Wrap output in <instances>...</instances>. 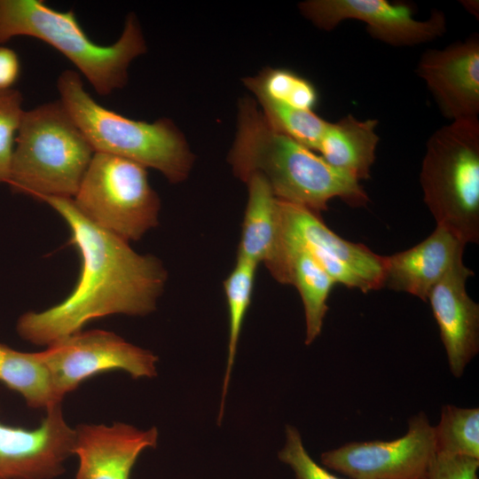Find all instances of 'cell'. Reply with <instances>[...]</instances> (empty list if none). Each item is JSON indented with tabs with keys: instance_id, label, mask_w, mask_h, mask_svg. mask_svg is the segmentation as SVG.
I'll return each mask as SVG.
<instances>
[{
	"instance_id": "obj_8",
	"label": "cell",
	"mask_w": 479,
	"mask_h": 479,
	"mask_svg": "<svg viewBox=\"0 0 479 479\" xmlns=\"http://www.w3.org/2000/svg\"><path fill=\"white\" fill-rule=\"evenodd\" d=\"M61 400L95 375L123 371L134 379L157 375L158 357L106 330L78 331L39 352Z\"/></svg>"
},
{
	"instance_id": "obj_18",
	"label": "cell",
	"mask_w": 479,
	"mask_h": 479,
	"mask_svg": "<svg viewBox=\"0 0 479 479\" xmlns=\"http://www.w3.org/2000/svg\"><path fill=\"white\" fill-rule=\"evenodd\" d=\"M377 126L375 119L362 121L348 114L329 122L315 153L356 180L368 179L380 140Z\"/></svg>"
},
{
	"instance_id": "obj_28",
	"label": "cell",
	"mask_w": 479,
	"mask_h": 479,
	"mask_svg": "<svg viewBox=\"0 0 479 479\" xmlns=\"http://www.w3.org/2000/svg\"><path fill=\"white\" fill-rule=\"evenodd\" d=\"M20 67L17 52L0 45V90L12 89L20 75Z\"/></svg>"
},
{
	"instance_id": "obj_5",
	"label": "cell",
	"mask_w": 479,
	"mask_h": 479,
	"mask_svg": "<svg viewBox=\"0 0 479 479\" xmlns=\"http://www.w3.org/2000/svg\"><path fill=\"white\" fill-rule=\"evenodd\" d=\"M94 153L59 99L42 104L24 112L8 185L37 200L73 199Z\"/></svg>"
},
{
	"instance_id": "obj_2",
	"label": "cell",
	"mask_w": 479,
	"mask_h": 479,
	"mask_svg": "<svg viewBox=\"0 0 479 479\" xmlns=\"http://www.w3.org/2000/svg\"><path fill=\"white\" fill-rule=\"evenodd\" d=\"M228 161L244 183L260 176L278 200L318 215L327 210L334 198L354 207L369 201L359 181L275 129L251 98L239 103L237 132Z\"/></svg>"
},
{
	"instance_id": "obj_14",
	"label": "cell",
	"mask_w": 479,
	"mask_h": 479,
	"mask_svg": "<svg viewBox=\"0 0 479 479\" xmlns=\"http://www.w3.org/2000/svg\"><path fill=\"white\" fill-rule=\"evenodd\" d=\"M156 427L146 430L123 423L80 424L75 428L73 455L78 459L75 479H130L140 454L155 448Z\"/></svg>"
},
{
	"instance_id": "obj_24",
	"label": "cell",
	"mask_w": 479,
	"mask_h": 479,
	"mask_svg": "<svg viewBox=\"0 0 479 479\" xmlns=\"http://www.w3.org/2000/svg\"><path fill=\"white\" fill-rule=\"evenodd\" d=\"M255 98L262 113L275 129L316 151L329 122L314 111L294 108L262 96H255Z\"/></svg>"
},
{
	"instance_id": "obj_17",
	"label": "cell",
	"mask_w": 479,
	"mask_h": 479,
	"mask_svg": "<svg viewBox=\"0 0 479 479\" xmlns=\"http://www.w3.org/2000/svg\"><path fill=\"white\" fill-rule=\"evenodd\" d=\"M245 183L248 198L237 256L263 263L276 281L287 284L278 199L260 176Z\"/></svg>"
},
{
	"instance_id": "obj_22",
	"label": "cell",
	"mask_w": 479,
	"mask_h": 479,
	"mask_svg": "<svg viewBox=\"0 0 479 479\" xmlns=\"http://www.w3.org/2000/svg\"><path fill=\"white\" fill-rule=\"evenodd\" d=\"M434 436L436 452L479 459V408L443 405Z\"/></svg>"
},
{
	"instance_id": "obj_11",
	"label": "cell",
	"mask_w": 479,
	"mask_h": 479,
	"mask_svg": "<svg viewBox=\"0 0 479 479\" xmlns=\"http://www.w3.org/2000/svg\"><path fill=\"white\" fill-rule=\"evenodd\" d=\"M298 7L318 28L330 31L346 20H357L365 24L372 37L395 47L429 43L446 32V18L442 11L434 10L428 20H418L412 5L404 2L309 0Z\"/></svg>"
},
{
	"instance_id": "obj_3",
	"label": "cell",
	"mask_w": 479,
	"mask_h": 479,
	"mask_svg": "<svg viewBox=\"0 0 479 479\" xmlns=\"http://www.w3.org/2000/svg\"><path fill=\"white\" fill-rule=\"evenodd\" d=\"M20 35L55 48L101 96L125 87L130 64L146 52L141 27L132 12L117 41L99 45L87 35L72 10L59 12L41 0H0V45Z\"/></svg>"
},
{
	"instance_id": "obj_25",
	"label": "cell",
	"mask_w": 479,
	"mask_h": 479,
	"mask_svg": "<svg viewBox=\"0 0 479 479\" xmlns=\"http://www.w3.org/2000/svg\"><path fill=\"white\" fill-rule=\"evenodd\" d=\"M23 97L15 89L0 90V184H8L15 138L25 110Z\"/></svg>"
},
{
	"instance_id": "obj_1",
	"label": "cell",
	"mask_w": 479,
	"mask_h": 479,
	"mask_svg": "<svg viewBox=\"0 0 479 479\" xmlns=\"http://www.w3.org/2000/svg\"><path fill=\"white\" fill-rule=\"evenodd\" d=\"M68 224L82 271L73 292L42 311H27L16 331L30 343L48 346L81 331L92 319L113 314L145 316L156 309L167 281L162 263L133 250L129 241L88 220L73 199L43 197Z\"/></svg>"
},
{
	"instance_id": "obj_26",
	"label": "cell",
	"mask_w": 479,
	"mask_h": 479,
	"mask_svg": "<svg viewBox=\"0 0 479 479\" xmlns=\"http://www.w3.org/2000/svg\"><path fill=\"white\" fill-rule=\"evenodd\" d=\"M278 456L281 462L291 467L295 479H342L319 466L310 456L299 430L292 425L286 427V442Z\"/></svg>"
},
{
	"instance_id": "obj_27",
	"label": "cell",
	"mask_w": 479,
	"mask_h": 479,
	"mask_svg": "<svg viewBox=\"0 0 479 479\" xmlns=\"http://www.w3.org/2000/svg\"><path fill=\"white\" fill-rule=\"evenodd\" d=\"M479 459L436 452L426 479H479Z\"/></svg>"
},
{
	"instance_id": "obj_16",
	"label": "cell",
	"mask_w": 479,
	"mask_h": 479,
	"mask_svg": "<svg viewBox=\"0 0 479 479\" xmlns=\"http://www.w3.org/2000/svg\"><path fill=\"white\" fill-rule=\"evenodd\" d=\"M465 244L445 229L436 230L416 246L383 256L384 287L405 292L422 301L459 262Z\"/></svg>"
},
{
	"instance_id": "obj_23",
	"label": "cell",
	"mask_w": 479,
	"mask_h": 479,
	"mask_svg": "<svg viewBox=\"0 0 479 479\" xmlns=\"http://www.w3.org/2000/svg\"><path fill=\"white\" fill-rule=\"evenodd\" d=\"M245 85L255 96L302 110L313 111L318 92L307 79L285 68H264L258 75L247 77Z\"/></svg>"
},
{
	"instance_id": "obj_19",
	"label": "cell",
	"mask_w": 479,
	"mask_h": 479,
	"mask_svg": "<svg viewBox=\"0 0 479 479\" xmlns=\"http://www.w3.org/2000/svg\"><path fill=\"white\" fill-rule=\"evenodd\" d=\"M287 272V284L298 290L305 316V344H311L321 334L328 310L327 300L333 279L303 249L282 243Z\"/></svg>"
},
{
	"instance_id": "obj_20",
	"label": "cell",
	"mask_w": 479,
	"mask_h": 479,
	"mask_svg": "<svg viewBox=\"0 0 479 479\" xmlns=\"http://www.w3.org/2000/svg\"><path fill=\"white\" fill-rule=\"evenodd\" d=\"M0 383L19 393L34 409L46 410L62 402L39 352H22L0 343Z\"/></svg>"
},
{
	"instance_id": "obj_4",
	"label": "cell",
	"mask_w": 479,
	"mask_h": 479,
	"mask_svg": "<svg viewBox=\"0 0 479 479\" xmlns=\"http://www.w3.org/2000/svg\"><path fill=\"white\" fill-rule=\"evenodd\" d=\"M57 88L59 100L95 152L154 169L173 184L188 177L194 155L184 134L170 119L146 122L107 109L94 100L78 72L71 69L59 75Z\"/></svg>"
},
{
	"instance_id": "obj_21",
	"label": "cell",
	"mask_w": 479,
	"mask_h": 479,
	"mask_svg": "<svg viewBox=\"0 0 479 479\" xmlns=\"http://www.w3.org/2000/svg\"><path fill=\"white\" fill-rule=\"evenodd\" d=\"M257 268L258 264L255 263L237 256L234 268L224 281V289L229 312V338L218 423H220L223 418L231 373L234 365L243 322L251 302Z\"/></svg>"
},
{
	"instance_id": "obj_7",
	"label": "cell",
	"mask_w": 479,
	"mask_h": 479,
	"mask_svg": "<svg viewBox=\"0 0 479 479\" xmlns=\"http://www.w3.org/2000/svg\"><path fill=\"white\" fill-rule=\"evenodd\" d=\"M73 200L88 220L127 241L158 224L161 201L146 168L120 156L95 152Z\"/></svg>"
},
{
	"instance_id": "obj_12",
	"label": "cell",
	"mask_w": 479,
	"mask_h": 479,
	"mask_svg": "<svg viewBox=\"0 0 479 479\" xmlns=\"http://www.w3.org/2000/svg\"><path fill=\"white\" fill-rule=\"evenodd\" d=\"M32 429L0 422V479H54L73 455L75 428L65 420L62 402L46 410Z\"/></svg>"
},
{
	"instance_id": "obj_15",
	"label": "cell",
	"mask_w": 479,
	"mask_h": 479,
	"mask_svg": "<svg viewBox=\"0 0 479 479\" xmlns=\"http://www.w3.org/2000/svg\"><path fill=\"white\" fill-rule=\"evenodd\" d=\"M473 275L458 263L429 292L428 300L437 323L452 374L459 378L479 352V304L466 290Z\"/></svg>"
},
{
	"instance_id": "obj_10",
	"label": "cell",
	"mask_w": 479,
	"mask_h": 479,
	"mask_svg": "<svg viewBox=\"0 0 479 479\" xmlns=\"http://www.w3.org/2000/svg\"><path fill=\"white\" fill-rule=\"evenodd\" d=\"M436 453L434 426L420 412L403 436L348 443L323 452L321 463L350 479H426Z\"/></svg>"
},
{
	"instance_id": "obj_9",
	"label": "cell",
	"mask_w": 479,
	"mask_h": 479,
	"mask_svg": "<svg viewBox=\"0 0 479 479\" xmlns=\"http://www.w3.org/2000/svg\"><path fill=\"white\" fill-rule=\"evenodd\" d=\"M278 201L281 243L305 250L335 284L364 293L384 287L382 255L341 238L310 209Z\"/></svg>"
},
{
	"instance_id": "obj_6",
	"label": "cell",
	"mask_w": 479,
	"mask_h": 479,
	"mask_svg": "<svg viewBox=\"0 0 479 479\" xmlns=\"http://www.w3.org/2000/svg\"><path fill=\"white\" fill-rule=\"evenodd\" d=\"M420 182L436 226L465 245L478 243V118L453 121L429 137Z\"/></svg>"
},
{
	"instance_id": "obj_29",
	"label": "cell",
	"mask_w": 479,
	"mask_h": 479,
	"mask_svg": "<svg viewBox=\"0 0 479 479\" xmlns=\"http://www.w3.org/2000/svg\"><path fill=\"white\" fill-rule=\"evenodd\" d=\"M461 4L468 12L478 18V1H461Z\"/></svg>"
},
{
	"instance_id": "obj_13",
	"label": "cell",
	"mask_w": 479,
	"mask_h": 479,
	"mask_svg": "<svg viewBox=\"0 0 479 479\" xmlns=\"http://www.w3.org/2000/svg\"><path fill=\"white\" fill-rule=\"evenodd\" d=\"M416 74L425 82L445 118L451 122L478 118L477 33L444 49L427 50L418 61Z\"/></svg>"
}]
</instances>
